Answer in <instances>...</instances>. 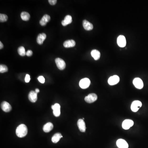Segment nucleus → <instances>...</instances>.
I'll use <instances>...</instances> for the list:
<instances>
[{
	"mask_svg": "<svg viewBox=\"0 0 148 148\" xmlns=\"http://www.w3.org/2000/svg\"><path fill=\"white\" fill-rule=\"evenodd\" d=\"M27 127L24 124H22L19 125L16 129V135L19 137H24L27 135Z\"/></svg>",
	"mask_w": 148,
	"mask_h": 148,
	"instance_id": "f257e3e1",
	"label": "nucleus"
},
{
	"mask_svg": "<svg viewBox=\"0 0 148 148\" xmlns=\"http://www.w3.org/2000/svg\"><path fill=\"white\" fill-rule=\"evenodd\" d=\"M55 63L57 67L59 70H63L65 68L66 64L65 62L62 59L57 58L55 59Z\"/></svg>",
	"mask_w": 148,
	"mask_h": 148,
	"instance_id": "f03ea898",
	"label": "nucleus"
},
{
	"mask_svg": "<svg viewBox=\"0 0 148 148\" xmlns=\"http://www.w3.org/2000/svg\"><path fill=\"white\" fill-rule=\"evenodd\" d=\"M91 84V81L89 79L85 78L80 80L79 82V86L83 89L88 88Z\"/></svg>",
	"mask_w": 148,
	"mask_h": 148,
	"instance_id": "7ed1b4c3",
	"label": "nucleus"
},
{
	"mask_svg": "<svg viewBox=\"0 0 148 148\" xmlns=\"http://www.w3.org/2000/svg\"><path fill=\"white\" fill-rule=\"evenodd\" d=\"M142 103L139 100H135L131 104V109L133 112H137L141 107Z\"/></svg>",
	"mask_w": 148,
	"mask_h": 148,
	"instance_id": "20e7f679",
	"label": "nucleus"
},
{
	"mask_svg": "<svg viewBox=\"0 0 148 148\" xmlns=\"http://www.w3.org/2000/svg\"><path fill=\"white\" fill-rule=\"evenodd\" d=\"M85 100L86 103H91L95 102L98 99V96L95 94H90L85 98Z\"/></svg>",
	"mask_w": 148,
	"mask_h": 148,
	"instance_id": "39448f33",
	"label": "nucleus"
},
{
	"mask_svg": "<svg viewBox=\"0 0 148 148\" xmlns=\"http://www.w3.org/2000/svg\"><path fill=\"white\" fill-rule=\"evenodd\" d=\"M52 108L53 110V114L54 116L59 117L60 114V106L59 104L56 103L53 105L52 106Z\"/></svg>",
	"mask_w": 148,
	"mask_h": 148,
	"instance_id": "423d86ee",
	"label": "nucleus"
},
{
	"mask_svg": "<svg viewBox=\"0 0 148 148\" xmlns=\"http://www.w3.org/2000/svg\"><path fill=\"white\" fill-rule=\"evenodd\" d=\"M117 43L118 45L121 47H124L126 45V41L124 35H121L117 38Z\"/></svg>",
	"mask_w": 148,
	"mask_h": 148,
	"instance_id": "0eeeda50",
	"label": "nucleus"
},
{
	"mask_svg": "<svg viewBox=\"0 0 148 148\" xmlns=\"http://www.w3.org/2000/svg\"><path fill=\"white\" fill-rule=\"evenodd\" d=\"M133 83L134 86L137 89H141L143 87V82L140 78H135L134 79Z\"/></svg>",
	"mask_w": 148,
	"mask_h": 148,
	"instance_id": "6e6552de",
	"label": "nucleus"
},
{
	"mask_svg": "<svg viewBox=\"0 0 148 148\" xmlns=\"http://www.w3.org/2000/svg\"><path fill=\"white\" fill-rule=\"evenodd\" d=\"M116 146L119 148H128L129 145L126 141L123 139H119L116 141Z\"/></svg>",
	"mask_w": 148,
	"mask_h": 148,
	"instance_id": "1a4fd4ad",
	"label": "nucleus"
},
{
	"mask_svg": "<svg viewBox=\"0 0 148 148\" xmlns=\"http://www.w3.org/2000/svg\"><path fill=\"white\" fill-rule=\"evenodd\" d=\"M134 125L133 121L130 119H126L123 121L122 123V127L125 130H128Z\"/></svg>",
	"mask_w": 148,
	"mask_h": 148,
	"instance_id": "9d476101",
	"label": "nucleus"
},
{
	"mask_svg": "<svg viewBox=\"0 0 148 148\" xmlns=\"http://www.w3.org/2000/svg\"><path fill=\"white\" fill-rule=\"evenodd\" d=\"M119 78L117 75H114L111 76L109 79L108 82L109 84L110 85H114L117 84L119 81Z\"/></svg>",
	"mask_w": 148,
	"mask_h": 148,
	"instance_id": "9b49d317",
	"label": "nucleus"
},
{
	"mask_svg": "<svg viewBox=\"0 0 148 148\" xmlns=\"http://www.w3.org/2000/svg\"><path fill=\"white\" fill-rule=\"evenodd\" d=\"M1 108L3 111L6 112H9L12 109L11 106L6 101L2 102L1 104Z\"/></svg>",
	"mask_w": 148,
	"mask_h": 148,
	"instance_id": "f8f14e48",
	"label": "nucleus"
},
{
	"mask_svg": "<svg viewBox=\"0 0 148 148\" xmlns=\"http://www.w3.org/2000/svg\"><path fill=\"white\" fill-rule=\"evenodd\" d=\"M78 125L79 129L81 132H85L86 127L85 122L82 119H79L78 121Z\"/></svg>",
	"mask_w": 148,
	"mask_h": 148,
	"instance_id": "ddd939ff",
	"label": "nucleus"
},
{
	"mask_svg": "<svg viewBox=\"0 0 148 148\" xmlns=\"http://www.w3.org/2000/svg\"><path fill=\"white\" fill-rule=\"evenodd\" d=\"M28 99L30 102L35 103L37 100V93L35 91H32L28 94Z\"/></svg>",
	"mask_w": 148,
	"mask_h": 148,
	"instance_id": "4468645a",
	"label": "nucleus"
},
{
	"mask_svg": "<svg viewBox=\"0 0 148 148\" xmlns=\"http://www.w3.org/2000/svg\"><path fill=\"white\" fill-rule=\"evenodd\" d=\"M50 16L48 14H44L43 17L40 20V24L42 26H44L46 25L47 23L49 22L50 21Z\"/></svg>",
	"mask_w": 148,
	"mask_h": 148,
	"instance_id": "2eb2a0df",
	"label": "nucleus"
},
{
	"mask_svg": "<svg viewBox=\"0 0 148 148\" xmlns=\"http://www.w3.org/2000/svg\"><path fill=\"white\" fill-rule=\"evenodd\" d=\"M83 26L84 28L86 30H92L94 28L92 24L86 20L83 21Z\"/></svg>",
	"mask_w": 148,
	"mask_h": 148,
	"instance_id": "dca6fc26",
	"label": "nucleus"
},
{
	"mask_svg": "<svg viewBox=\"0 0 148 148\" xmlns=\"http://www.w3.org/2000/svg\"><path fill=\"white\" fill-rule=\"evenodd\" d=\"M75 42L73 40H68L64 42L63 46L65 48L74 47L75 45Z\"/></svg>",
	"mask_w": 148,
	"mask_h": 148,
	"instance_id": "f3484780",
	"label": "nucleus"
},
{
	"mask_svg": "<svg viewBox=\"0 0 148 148\" xmlns=\"http://www.w3.org/2000/svg\"><path fill=\"white\" fill-rule=\"evenodd\" d=\"M72 22V17L70 15H67L64 18V19L62 22L63 26H66Z\"/></svg>",
	"mask_w": 148,
	"mask_h": 148,
	"instance_id": "a211bd4d",
	"label": "nucleus"
},
{
	"mask_svg": "<svg viewBox=\"0 0 148 148\" xmlns=\"http://www.w3.org/2000/svg\"><path fill=\"white\" fill-rule=\"evenodd\" d=\"M46 37V35L45 33H42L39 34L37 38V43L39 44H43Z\"/></svg>",
	"mask_w": 148,
	"mask_h": 148,
	"instance_id": "6ab92c4d",
	"label": "nucleus"
},
{
	"mask_svg": "<svg viewBox=\"0 0 148 148\" xmlns=\"http://www.w3.org/2000/svg\"><path fill=\"white\" fill-rule=\"evenodd\" d=\"M53 127L54 126L53 124L50 122H49L44 125L43 130L44 132H49L53 129Z\"/></svg>",
	"mask_w": 148,
	"mask_h": 148,
	"instance_id": "aec40b11",
	"label": "nucleus"
},
{
	"mask_svg": "<svg viewBox=\"0 0 148 148\" xmlns=\"http://www.w3.org/2000/svg\"><path fill=\"white\" fill-rule=\"evenodd\" d=\"M92 57L94 58L95 60H98L100 59V53L98 50L96 49L93 50L91 52Z\"/></svg>",
	"mask_w": 148,
	"mask_h": 148,
	"instance_id": "412c9836",
	"label": "nucleus"
},
{
	"mask_svg": "<svg viewBox=\"0 0 148 148\" xmlns=\"http://www.w3.org/2000/svg\"><path fill=\"white\" fill-rule=\"evenodd\" d=\"M62 134L60 133H57L53 135L52 138V141L54 143H57L59 142L60 138H62Z\"/></svg>",
	"mask_w": 148,
	"mask_h": 148,
	"instance_id": "4be33fe9",
	"label": "nucleus"
},
{
	"mask_svg": "<svg viewBox=\"0 0 148 148\" xmlns=\"http://www.w3.org/2000/svg\"><path fill=\"white\" fill-rule=\"evenodd\" d=\"M21 17L22 20L25 21H28L29 20L30 15L28 12H23L21 14Z\"/></svg>",
	"mask_w": 148,
	"mask_h": 148,
	"instance_id": "5701e85b",
	"label": "nucleus"
},
{
	"mask_svg": "<svg viewBox=\"0 0 148 148\" xmlns=\"http://www.w3.org/2000/svg\"><path fill=\"white\" fill-rule=\"evenodd\" d=\"M18 53L21 56H24L26 55V52H25V49L24 47L21 46L18 48Z\"/></svg>",
	"mask_w": 148,
	"mask_h": 148,
	"instance_id": "b1692460",
	"label": "nucleus"
},
{
	"mask_svg": "<svg viewBox=\"0 0 148 148\" xmlns=\"http://www.w3.org/2000/svg\"><path fill=\"white\" fill-rule=\"evenodd\" d=\"M8 68L6 65L3 64H1L0 65V73H4L8 72Z\"/></svg>",
	"mask_w": 148,
	"mask_h": 148,
	"instance_id": "393cba45",
	"label": "nucleus"
},
{
	"mask_svg": "<svg viewBox=\"0 0 148 148\" xmlns=\"http://www.w3.org/2000/svg\"><path fill=\"white\" fill-rule=\"evenodd\" d=\"M8 19V17L5 14H0V22H6Z\"/></svg>",
	"mask_w": 148,
	"mask_h": 148,
	"instance_id": "a878e982",
	"label": "nucleus"
},
{
	"mask_svg": "<svg viewBox=\"0 0 148 148\" xmlns=\"http://www.w3.org/2000/svg\"><path fill=\"white\" fill-rule=\"evenodd\" d=\"M38 81H39L40 83H42V84H44V83L45 82V79H44L43 76H39V77L38 78Z\"/></svg>",
	"mask_w": 148,
	"mask_h": 148,
	"instance_id": "bb28decb",
	"label": "nucleus"
},
{
	"mask_svg": "<svg viewBox=\"0 0 148 148\" xmlns=\"http://www.w3.org/2000/svg\"><path fill=\"white\" fill-rule=\"evenodd\" d=\"M30 79V76L29 75L27 74L26 76H25V82H27V83H28V82H29Z\"/></svg>",
	"mask_w": 148,
	"mask_h": 148,
	"instance_id": "cd10ccee",
	"label": "nucleus"
},
{
	"mask_svg": "<svg viewBox=\"0 0 148 148\" xmlns=\"http://www.w3.org/2000/svg\"><path fill=\"white\" fill-rule=\"evenodd\" d=\"M57 0H49L48 1V2L49 3V4L52 6L55 5L57 3Z\"/></svg>",
	"mask_w": 148,
	"mask_h": 148,
	"instance_id": "c85d7f7f",
	"label": "nucleus"
},
{
	"mask_svg": "<svg viewBox=\"0 0 148 148\" xmlns=\"http://www.w3.org/2000/svg\"><path fill=\"white\" fill-rule=\"evenodd\" d=\"M32 54H33V52L31 50H28L27 52H26V55H27L28 57H30L32 56Z\"/></svg>",
	"mask_w": 148,
	"mask_h": 148,
	"instance_id": "c756f323",
	"label": "nucleus"
},
{
	"mask_svg": "<svg viewBox=\"0 0 148 148\" xmlns=\"http://www.w3.org/2000/svg\"><path fill=\"white\" fill-rule=\"evenodd\" d=\"M3 47V45L1 42H0V49H1Z\"/></svg>",
	"mask_w": 148,
	"mask_h": 148,
	"instance_id": "7c9ffc66",
	"label": "nucleus"
},
{
	"mask_svg": "<svg viewBox=\"0 0 148 148\" xmlns=\"http://www.w3.org/2000/svg\"><path fill=\"white\" fill-rule=\"evenodd\" d=\"M35 91L36 93L38 94V93H39V92H40V90H39V89H36L35 90Z\"/></svg>",
	"mask_w": 148,
	"mask_h": 148,
	"instance_id": "2f4dec72",
	"label": "nucleus"
}]
</instances>
